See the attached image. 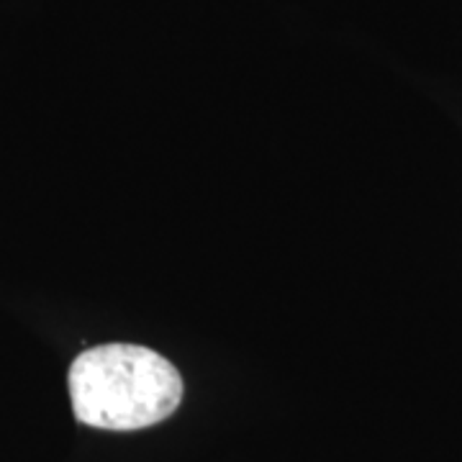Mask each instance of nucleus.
<instances>
[{"instance_id":"f257e3e1","label":"nucleus","mask_w":462,"mask_h":462,"mask_svg":"<svg viewBox=\"0 0 462 462\" xmlns=\"http://www.w3.org/2000/svg\"><path fill=\"white\" fill-rule=\"evenodd\" d=\"M67 385L75 419L93 430H147L170 419L182 401L178 367L149 346L124 342L80 352Z\"/></svg>"}]
</instances>
